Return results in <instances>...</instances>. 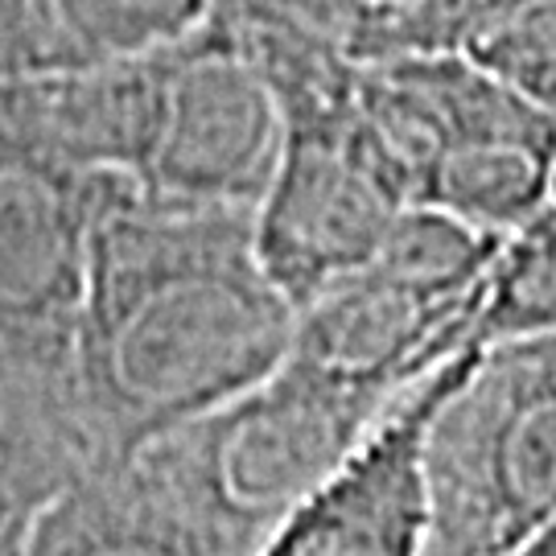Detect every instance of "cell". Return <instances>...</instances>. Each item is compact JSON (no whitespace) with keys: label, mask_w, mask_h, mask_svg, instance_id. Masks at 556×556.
Here are the masks:
<instances>
[{"label":"cell","mask_w":556,"mask_h":556,"mask_svg":"<svg viewBox=\"0 0 556 556\" xmlns=\"http://www.w3.org/2000/svg\"><path fill=\"white\" fill-rule=\"evenodd\" d=\"M298 305L256 252V211H194L108 178L83 289L79 408L96 475L273 376Z\"/></svg>","instance_id":"6da1fadb"},{"label":"cell","mask_w":556,"mask_h":556,"mask_svg":"<svg viewBox=\"0 0 556 556\" xmlns=\"http://www.w3.org/2000/svg\"><path fill=\"white\" fill-rule=\"evenodd\" d=\"M103 181L0 140V454L38 503L96 475L75 346Z\"/></svg>","instance_id":"7a4b0ae2"},{"label":"cell","mask_w":556,"mask_h":556,"mask_svg":"<svg viewBox=\"0 0 556 556\" xmlns=\"http://www.w3.org/2000/svg\"><path fill=\"white\" fill-rule=\"evenodd\" d=\"M392 404L285 355L273 376L153 438L124 466L227 556H256Z\"/></svg>","instance_id":"3957f363"},{"label":"cell","mask_w":556,"mask_h":556,"mask_svg":"<svg viewBox=\"0 0 556 556\" xmlns=\"http://www.w3.org/2000/svg\"><path fill=\"white\" fill-rule=\"evenodd\" d=\"M429 553L523 556L556 523V334L475 346L425 429Z\"/></svg>","instance_id":"277c9868"},{"label":"cell","mask_w":556,"mask_h":556,"mask_svg":"<svg viewBox=\"0 0 556 556\" xmlns=\"http://www.w3.org/2000/svg\"><path fill=\"white\" fill-rule=\"evenodd\" d=\"M503 239L408 206L376 256L301 305L289 358L396 404L417 379L475 346V314Z\"/></svg>","instance_id":"5b68a950"},{"label":"cell","mask_w":556,"mask_h":556,"mask_svg":"<svg viewBox=\"0 0 556 556\" xmlns=\"http://www.w3.org/2000/svg\"><path fill=\"white\" fill-rule=\"evenodd\" d=\"M363 100L280 119V161L256 206V252L293 305L351 277L408 211Z\"/></svg>","instance_id":"8992f818"},{"label":"cell","mask_w":556,"mask_h":556,"mask_svg":"<svg viewBox=\"0 0 556 556\" xmlns=\"http://www.w3.org/2000/svg\"><path fill=\"white\" fill-rule=\"evenodd\" d=\"M280 161V112L215 13L161 50L157 132L140 199L194 211H256Z\"/></svg>","instance_id":"52a82bcc"},{"label":"cell","mask_w":556,"mask_h":556,"mask_svg":"<svg viewBox=\"0 0 556 556\" xmlns=\"http://www.w3.org/2000/svg\"><path fill=\"white\" fill-rule=\"evenodd\" d=\"M475 351V346H470ZM470 351L417 379L330 478L277 523L256 556H425V429Z\"/></svg>","instance_id":"ba28073f"},{"label":"cell","mask_w":556,"mask_h":556,"mask_svg":"<svg viewBox=\"0 0 556 556\" xmlns=\"http://www.w3.org/2000/svg\"><path fill=\"white\" fill-rule=\"evenodd\" d=\"M157 108L161 50L91 71L0 79V140L71 174L137 181Z\"/></svg>","instance_id":"9c48e42d"},{"label":"cell","mask_w":556,"mask_h":556,"mask_svg":"<svg viewBox=\"0 0 556 556\" xmlns=\"http://www.w3.org/2000/svg\"><path fill=\"white\" fill-rule=\"evenodd\" d=\"M215 0H0V79L91 71L194 34Z\"/></svg>","instance_id":"30bf717a"},{"label":"cell","mask_w":556,"mask_h":556,"mask_svg":"<svg viewBox=\"0 0 556 556\" xmlns=\"http://www.w3.org/2000/svg\"><path fill=\"white\" fill-rule=\"evenodd\" d=\"M25 556H227L165 507L124 462L41 507Z\"/></svg>","instance_id":"8fae6325"},{"label":"cell","mask_w":556,"mask_h":556,"mask_svg":"<svg viewBox=\"0 0 556 556\" xmlns=\"http://www.w3.org/2000/svg\"><path fill=\"white\" fill-rule=\"evenodd\" d=\"M556 334V202L503 239L475 314V346Z\"/></svg>","instance_id":"7c38bea8"},{"label":"cell","mask_w":556,"mask_h":556,"mask_svg":"<svg viewBox=\"0 0 556 556\" xmlns=\"http://www.w3.org/2000/svg\"><path fill=\"white\" fill-rule=\"evenodd\" d=\"M536 0H425L388 17L334 21L355 62H388L408 54H470L478 41L532 9Z\"/></svg>","instance_id":"4fadbf2b"},{"label":"cell","mask_w":556,"mask_h":556,"mask_svg":"<svg viewBox=\"0 0 556 556\" xmlns=\"http://www.w3.org/2000/svg\"><path fill=\"white\" fill-rule=\"evenodd\" d=\"M41 507L38 498L29 495V486L13 475V466L0 454V556H25L29 532L38 523Z\"/></svg>","instance_id":"5bb4252c"},{"label":"cell","mask_w":556,"mask_h":556,"mask_svg":"<svg viewBox=\"0 0 556 556\" xmlns=\"http://www.w3.org/2000/svg\"><path fill=\"white\" fill-rule=\"evenodd\" d=\"M330 13V21H363V17H388V13H404L417 9L425 0H318Z\"/></svg>","instance_id":"9a60e30c"}]
</instances>
